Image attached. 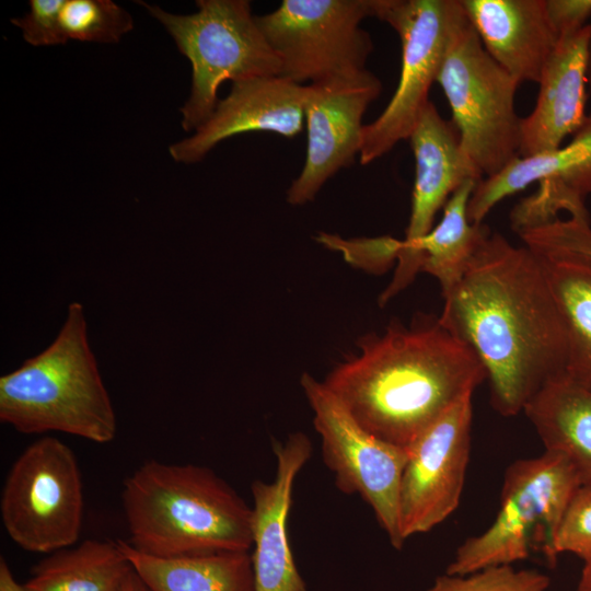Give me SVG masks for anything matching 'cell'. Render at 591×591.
<instances>
[{"mask_svg":"<svg viewBox=\"0 0 591 591\" xmlns=\"http://www.w3.org/2000/svg\"><path fill=\"white\" fill-rule=\"evenodd\" d=\"M591 24L560 37L540 79L536 104L521 119L520 158L553 152L586 119Z\"/></svg>","mask_w":591,"mask_h":591,"instance_id":"obj_18","label":"cell"},{"mask_svg":"<svg viewBox=\"0 0 591 591\" xmlns=\"http://www.w3.org/2000/svg\"><path fill=\"white\" fill-rule=\"evenodd\" d=\"M132 569L117 541L85 540L44 558L22 586L25 591H118Z\"/></svg>","mask_w":591,"mask_h":591,"instance_id":"obj_23","label":"cell"},{"mask_svg":"<svg viewBox=\"0 0 591 591\" xmlns=\"http://www.w3.org/2000/svg\"><path fill=\"white\" fill-rule=\"evenodd\" d=\"M477 184L470 179L452 194L443 207L441 220L420 243V271L439 281L442 294L459 282L490 234L486 225L472 223L467 216L468 201Z\"/></svg>","mask_w":591,"mask_h":591,"instance_id":"obj_24","label":"cell"},{"mask_svg":"<svg viewBox=\"0 0 591 591\" xmlns=\"http://www.w3.org/2000/svg\"><path fill=\"white\" fill-rule=\"evenodd\" d=\"M65 0H31L28 12L11 22L22 31L23 38L33 46L62 45L68 42L60 23Z\"/></svg>","mask_w":591,"mask_h":591,"instance_id":"obj_30","label":"cell"},{"mask_svg":"<svg viewBox=\"0 0 591 591\" xmlns=\"http://www.w3.org/2000/svg\"><path fill=\"white\" fill-rule=\"evenodd\" d=\"M0 591H25L23 586L15 580L8 563L2 557L0 559Z\"/></svg>","mask_w":591,"mask_h":591,"instance_id":"obj_32","label":"cell"},{"mask_svg":"<svg viewBox=\"0 0 591 591\" xmlns=\"http://www.w3.org/2000/svg\"><path fill=\"white\" fill-rule=\"evenodd\" d=\"M523 413L545 450L567 456L591 482V391L564 374L548 381Z\"/></svg>","mask_w":591,"mask_h":591,"instance_id":"obj_21","label":"cell"},{"mask_svg":"<svg viewBox=\"0 0 591 591\" xmlns=\"http://www.w3.org/2000/svg\"><path fill=\"white\" fill-rule=\"evenodd\" d=\"M83 486L73 451L61 440L43 437L12 464L0 499L3 528L21 548L54 553L80 536Z\"/></svg>","mask_w":591,"mask_h":591,"instance_id":"obj_10","label":"cell"},{"mask_svg":"<svg viewBox=\"0 0 591 591\" xmlns=\"http://www.w3.org/2000/svg\"><path fill=\"white\" fill-rule=\"evenodd\" d=\"M137 2L165 27L192 65L190 94L181 108L185 131L196 130L211 116L223 81L281 76V61L263 34L250 1L198 0V10L190 14Z\"/></svg>","mask_w":591,"mask_h":591,"instance_id":"obj_5","label":"cell"},{"mask_svg":"<svg viewBox=\"0 0 591 591\" xmlns=\"http://www.w3.org/2000/svg\"><path fill=\"white\" fill-rule=\"evenodd\" d=\"M380 0H282L256 21L281 61V76L310 84L367 69L374 49L361 27Z\"/></svg>","mask_w":591,"mask_h":591,"instance_id":"obj_9","label":"cell"},{"mask_svg":"<svg viewBox=\"0 0 591 591\" xmlns=\"http://www.w3.org/2000/svg\"><path fill=\"white\" fill-rule=\"evenodd\" d=\"M564 553L591 558V482L583 483L569 502L546 557L549 564Z\"/></svg>","mask_w":591,"mask_h":591,"instance_id":"obj_28","label":"cell"},{"mask_svg":"<svg viewBox=\"0 0 591 591\" xmlns=\"http://www.w3.org/2000/svg\"><path fill=\"white\" fill-rule=\"evenodd\" d=\"M442 297L438 321L477 356L500 415L523 413L548 381L564 374L561 316L541 259L525 245L490 232Z\"/></svg>","mask_w":591,"mask_h":591,"instance_id":"obj_1","label":"cell"},{"mask_svg":"<svg viewBox=\"0 0 591 591\" xmlns=\"http://www.w3.org/2000/svg\"><path fill=\"white\" fill-rule=\"evenodd\" d=\"M577 591H591V558L584 560Z\"/></svg>","mask_w":591,"mask_h":591,"instance_id":"obj_34","label":"cell"},{"mask_svg":"<svg viewBox=\"0 0 591 591\" xmlns=\"http://www.w3.org/2000/svg\"><path fill=\"white\" fill-rule=\"evenodd\" d=\"M376 19L402 45L396 90L381 115L364 125L359 161L367 165L408 139L437 82L449 44L466 21L461 0H380Z\"/></svg>","mask_w":591,"mask_h":591,"instance_id":"obj_8","label":"cell"},{"mask_svg":"<svg viewBox=\"0 0 591 591\" xmlns=\"http://www.w3.org/2000/svg\"><path fill=\"white\" fill-rule=\"evenodd\" d=\"M408 140L415 158L410 216L393 279L381 293L380 304L409 286L420 271V243L452 194L470 179H483L463 153L453 123L444 119L431 102L424 108Z\"/></svg>","mask_w":591,"mask_h":591,"instance_id":"obj_15","label":"cell"},{"mask_svg":"<svg viewBox=\"0 0 591 591\" xmlns=\"http://www.w3.org/2000/svg\"><path fill=\"white\" fill-rule=\"evenodd\" d=\"M0 420L26 434L59 431L95 443L115 438V410L89 345L81 303L69 304L49 346L0 378Z\"/></svg>","mask_w":591,"mask_h":591,"instance_id":"obj_4","label":"cell"},{"mask_svg":"<svg viewBox=\"0 0 591 591\" xmlns=\"http://www.w3.org/2000/svg\"><path fill=\"white\" fill-rule=\"evenodd\" d=\"M473 394L451 406L407 449L399 488L403 541L427 533L457 508L471 451Z\"/></svg>","mask_w":591,"mask_h":591,"instance_id":"obj_13","label":"cell"},{"mask_svg":"<svg viewBox=\"0 0 591 591\" xmlns=\"http://www.w3.org/2000/svg\"><path fill=\"white\" fill-rule=\"evenodd\" d=\"M381 91L380 79L368 69L304 84L306 157L287 190L290 205L312 201L332 176L354 163L361 149L363 115Z\"/></svg>","mask_w":591,"mask_h":591,"instance_id":"obj_14","label":"cell"},{"mask_svg":"<svg viewBox=\"0 0 591 591\" xmlns=\"http://www.w3.org/2000/svg\"><path fill=\"white\" fill-rule=\"evenodd\" d=\"M60 23L68 40L117 43L134 27L131 15L112 0H65Z\"/></svg>","mask_w":591,"mask_h":591,"instance_id":"obj_25","label":"cell"},{"mask_svg":"<svg viewBox=\"0 0 591 591\" xmlns=\"http://www.w3.org/2000/svg\"><path fill=\"white\" fill-rule=\"evenodd\" d=\"M135 571L152 591H255L250 552H211L155 557L117 541Z\"/></svg>","mask_w":591,"mask_h":591,"instance_id":"obj_20","label":"cell"},{"mask_svg":"<svg viewBox=\"0 0 591 591\" xmlns=\"http://www.w3.org/2000/svg\"><path fill=\"white\" fill-rule=\"evenodd\" d=\"M118 591H152L140 576L132 569Z\"/></svg>","mask_w":591,"mask_h":591,"instance_id":"obj_33","label":"cell"},{"mask_svg":"<svg viewBox=\"0 0 591 591\" xmlns=\"http://www.w3.org/2000/svg\"><path fill=\"white\" fill-rule=\"evenodd\" d=\"M549 23L559 39L576 33L589 23L591 0H545Z\"/></svg>","mask_w":591,"mask_h":591,"instance_id":"obj_31","label":"cell"},{"mask_svg":"<svg viewBox=\"0 0 591 591\" xmlns=\"http://www.w3.org/2000/svg\"><path fill=\"white\" fill-rule=\"evenodd\" d=\"M536 255L565 328L564 375L591 391V259L565 253Z\"/></svg>","mask_w":591,"mask_h":591,"instance_id":"obj_22","label":"cell"},{"mask_svg":"<svg viewBox=\"0 0 591 591\" xmlns=\"http://www.w3.org/2000/svg\"><path fill=\"white\" fill-rule=\"evenodd\" d=\"M276 473L271 482L252 483V563L255 591H308L292 555L288 518L296 478L312 455L300 431L274 440Z\"/></svg>","mask_w":591,"mask_h":591,"instance_id":"obj_16","label":"cell"},{"mask_svg":"<svg viewBox=\"0 0 591 591\" xmlns=\"http://www.w3.org/2000/svg\"><path fill=\"white\" fill-rule=\"evenodd\" d=\"M549 582L548 576L540 571L499 565L467 575L444 572L427 591H547Z\"/></svg>","mask_w":591,"mask_h":591,"instance_id":"obj_26","label":"cell"},{"mask_svg":"<svg viewBox=\"0 0 591 591\" xmlns=\"http://www.w3.org/2000/svg\"><path fill=\"white\" fill-rule=\"evenodd\" d=\"M587 79H588V84L591 89V37H590V43H589V60H588V74H587Z\"/></svg>","mask_w":591,"mask_h":591,"instance_id":"obj_35","label":"cell"},{"mask_svg":"<svg viewBox=\"0 0 591 591\" xmlns=\"http://www.w3.org/2000/svg\"><path fill=\"white\" fill-rule=\"evenodd\" d=\"M304 85L282 76L232 82L230 93L218 102L211 116L195 132L170 146L174 161H201L219 142L250 131L298 136L304 126Z\"/></svg>","mask_w":591,"mask_h":591,"instance_id":"obj_17","label":"cell"},{"mask_svg":"<svg viewBox=\"0 0 591 591\" xmlns=\"http://www.w3.org/2000/svg\"><path fill=\"white\" fill-rule=\"evenodd\" d=\"M537 183V190L518 202L510 213L511 227L520 233L558 218L589 216L584 199L591 195V113L559 149L529 158H519L500 173L476 185L467 207L472 223L484 218L502 199Z\"/></svg>","mask_w":591,"mask_h":591,"instance_id":"obj_12","label":"cell"},{"mask_svg":"<svg viewBox=\"0 0 591 591\" xmlns=\"http://www.w3.org/2000/svg\"><path fill=\"white\" fill-rule=\"evenodd\" d=\"M488 55L519 83L540 82L558 38L545 0H461Z\"/></svg>","mask_w":591,"mask_h":591,"instance_id":"obj_19","label":"cell"},{"mask_svg":"<svg viewBox=\"0 0 591 591\" xmlns=\"http://www.w3.org/2000/svg\"><path fill=\"white\" fill-rule=\"evenodd\" d=\"M300 384L313 412L322 457L344 494L359 495L372 509L393 547L401 549L399 488L408 451L362 428L337 397L309 373Z\"/></svg>","mask_w":591,"mask_h":591,"instance_id":"obj_11","label":"cell"},{"mask_svg":"<svg viewBox=\"0 0 591 591\" xmlns=\"http://www.w3.org/2000/svg\"><path fill=\"white\" fill-rule=\"evenodd\" d=\"M437 83L451 108L463 153L483 178L520 158L519 82L485 50L468 20L447 49Z\"/></svg>","mask_w":591,"mask_h":591,"instance_id":"obj_7","label":"cell"},{"mask_svg":"<svg viewBox=\"0 0 591 591\" xmlns=\"http://www.w3.org/2000/svg\"><path fill=\"white\" fill-rule=\"evenodd\" d=\"M318 241L339 250L348 262L374 273L385 271L402 250V240L391 236L374 239L343 240L336 235L321 233Z\"/></svg>","mask_w":591,"mask_h":591,"instance_id":"obj_29","label":"cell"},{"mask_svg":"<svg viewBox=\"0 0 591 591\" xmlns=\"http://www.w3.org/2000/svg\"><path fill=\"white\" fill-rule=\"evenodd\" d=\"M129 544L155 557L252 549V507L216 472L150 460L124 480Z\"/></svg>","mask_w":591,"mask_h":591,"instance_id":"obj_3","label":"cell"},{"mask_svg":"<svg viewBox=\"0 0 591 591\" xmlns=\"http://www.w3.org/2000/svg\"><path fill=\"white\" fill-rule=\"evenodd\" d=\"M518 234L535 254L565 253L591 259L589 216L558 217Z\"/></svg>","mask_w":591,"mask_h":591,"instance_id":"obj_27","label":"cell"},{"mask_svg":"<svg viewBox=\"0 0 591 591\" xmlns=\"http://www.w3.org/2000/svg\"><path fill=\"white\" fill-rule=\"evenodd\" d=\"M583 483L573 463L558 452L545 450L514 461L505 472L494 522L457 547L445 573L512 565L529 556L533 543L547 557L561 518Z\"/></svg>","mask_w":591,"mask_h":591,"instance_id":"obj_6","label":"cell"},{"mask_svg":"<svg viewBox=\"0 0 591 591\" xmlns=\"http://www.w3.org/2000/svg\"><path fill=\"white\" fill-rule=\"evenodd\" d=\"M486 380L474 351L438 321L359 341L323 383L354 419L393 445H409L451 406Z\"/></svg>","mask_w":591,"mask_h":591,"instance_id":"obj_2","label":"cell"}]
</instances>
